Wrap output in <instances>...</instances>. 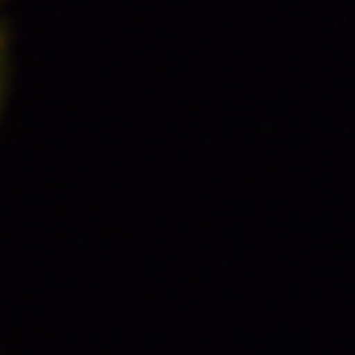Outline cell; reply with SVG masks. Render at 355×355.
<instances>
[{
  "label": "cell",
  "mask_w": 355,
  "mask_h": 355,
  "mask_svg": "<svg viewBox=\"0 0 355 355\" xmlns=\"http://www.w3.org/2000/svg\"><path fill=\"white\" fill-rule=\"evenodd\" d=\"M6 77H9V42L6 33L0 30V107H3V95H6Z\"/></svg>",
  "instance_id": "6da1fadb"
}]
</instances>
